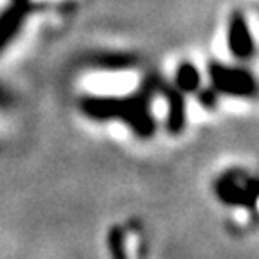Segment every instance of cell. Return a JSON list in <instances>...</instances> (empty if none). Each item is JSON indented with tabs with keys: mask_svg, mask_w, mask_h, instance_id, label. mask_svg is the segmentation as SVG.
<instances>
[{
	"mask_svg": "<svg viewBox=\"0 0 259 259\" xmlns=\"http://www.w3.org/2000/svg\"><path fill=\"white\" fill-rule=\"evenodd\" d=\"M177 83L182 90L187 92H194V90L200 87V74L198 69L191 63H184L180 65V69L177 72Z\"/></svg>",
	"mask_w": 259,
	"mask_h": 259,
	"instance_id": "cell-4",
	"label": "cell"
},
{
	"mask_svg": "<svg viewBox=\"0 0 259 259\" xmlns=\"http://www.w3.org/2000/svg\"><path fill=\"white\" fill-rule=\"evenodd\" d=\"M209 76L212 81V87L218 92L239 97L254 96L257 92V83H255L254 76L248 74V70L227 67L223 63H210Z\"/></svg>",
	"mask_w": 259,
	"mask_h": 259,
	"instance_id": "cell-1",
	"label": "cell"
},
{
	"mask_svg": "<svg viewBox=\"0 0 259 259\" xmlns=\"http://www.w3.org/2000/svg\"><path fill=\"white\" fill-rule=\"evenodd\" d=\"M186 122V105L178 92L169 94V130L178 134Z\"/></svg>",
	"mask_w": 259,
	"mask_h": 259,
	"instance_id": "cell-3",
	"label": "cell"
},
{
	"mask_svg": "<svg viewBox=\"0 0 259 259\" xmlns=\"http://www.w3.org/2000/svg\"><path fill=\"white\" fill-rule=\"evenodd\" d=\"M229 49L238 58H248L254 53V40L248 31L247 20L239 13H234L229 22Z\"/></svg>",
	"mask_w": 259,
	"mask_h": 259,
	"instance_id": "cell-2",
	"label": "cell"
},
{
	"mask_svg": "<svg viewBox=\"0 0 259 259\" xmlns=\"http://www.w3.org/2000/svg\"><path fill=\"white\" fill-rule=\"evenodd\" d=\"M200 105L207 106V108L214 106L216 105V96H214V92H210V90H203V92L200 94Z\"/></svg>",
	"mask_w": 259,
	"mask_h": 259,
	"instance_id": "cell-5",
	"label": "cell"
}]
</instances>
